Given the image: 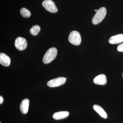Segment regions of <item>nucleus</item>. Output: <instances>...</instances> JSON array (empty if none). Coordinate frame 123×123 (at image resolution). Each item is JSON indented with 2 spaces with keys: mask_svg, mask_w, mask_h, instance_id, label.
<instances>
[{
  "mask_svg": "<svg viewBox=\"0 0 123 123\" xmlns=\"http://www.w3.org/2000/svg\"></svg>",
  "mask_w": 123,
  "mask_h": 123,
  "instance_id": "obj_19",
  "label": "nucleus"
},
{
  "mask_svg": "<svg viewBox=\"0 0 123 123\" xmlns=\"http://www.w3.org/2000/svg\"><path fill=\"white\" fill-rule=\"evenodd\" d=\"M93 108L102 118L104 119H106L107 118V115L106 112L100 106L95 104L93 106Z\"/></svg>",
  "mask_w": 123,
  "mask_h": 123,
  "instance_id": "obj_12",
  "label": "nucleus"
},
{
  "mask_svg": "<svg viewBox=\"0 0 123 123\" xmlns=\"http://www.w3.org/2000/svg\"><path fill=\"white\" fill-rule=\"evenodd\" d=\"M40 30V27L38 25L33 26L30 30V32L32 35L36 36L38 34Z\"/></svg>",
  "mask_w": 123,
  "mask_h": 123,
  "instance_id": "obj_13",
  "label": "nucleus"
},
{
  "mask_svg": "<svg viewBox=\"0 0 123 123\" xmlns=\"http://www.w3.org/2000/svg\"><path fill=\"white\" fill-rule=\"evenodd\" d=\"M57 53V50L55 48L52 47L49 49L43 56V63L47 64L51 63L56 57Z\"/></svg>",
  "mask_w": 123,
  "mask_h": 123,
  "instance_id": "obj_2",
  "label": "nucleus"
},
{
  "mask_svg": "<svg viewBox=\"0 0 123 123\" xmlns=\"http://www.w3.org/2000/svg\"><path fill=\"white\" fill-rule=\"evenodd\" d=\"M69 112L68 111H61L55 112L53 115V118L55 120L62 119L67 118L69 115Z\"/></svg>",
  "mask_w": 123,
  "mask_h": 123,
  "instance_id": "obj_11",
  "label": "nucleus"
},
{
  "mask_svg": "<svg viewBox=\"0 0 123 123\" xmlns=\"http://www.w3.org/2000/svg\"><path fill=\"white\" fill-rule=\"evenodd\" d=\"M106 77L104 74H102L97 76L93 79V82L95 84L98 85H104L107 83Z\"/></svg>",
  "mask_w": 123,
  "mask_h": 123,
  "instance_id": "obj_7",
  "label": "nucleus"
},
{
  "mask_svg": "<svg viewBox=\"0 0 123 123\" xmlns=\"http://www.w3.org/2000/svg\"><path fill=\"white\" fill-rule=\"evenodd\" d=\"M98 10L97 9H95V10L94 11H95V12H97V11H98Z\"/></svg>",
  "mask_w": 123,
  "mask_h": 123,
  "instance_id": "obj_17",
  "label": "nucleus"
},
{
  "mask_svg": "<svg viewBox=\"0 0 123 123\" xmlns=\"http://www.w3.org/2000/svg\"><path fill=\"white\" fill-rule=\"evenodd\" d=\"M66 78L64 77L57 78L49 81L47 83V85L49 87L51 88L57 87L64 84L66 82Z\"/></svg>",
  "mask_w": 123,
  "mask_h": 123,
  "instance_id": "obj_4",
  "label": "nucleus"
},
{
  "mask_svg": "<svg viewBox=\"0 0 123 123\" xmlns=\"http://www.w3.org/2000/svg\"><path fill=\"white\" fill-rule=\"evenodd\" d=\"M108 42L112 44L121 43L123 42V34H119L112 36L109 39Z\"/></svg>",
  "mask_w": 123,
  "mask_h": 123,
  "instance_id": "obj_9",
  "label": "nucleus"
},
{
  "mask_svg": "<svg viewBox=\"0 0 123 123\" xmlns=\"http://www.w3.org/2000/svg\"><path fill=\"white\" fill-rule=\"evenodd\" d=\"M11 63V60L8 56L4 53H0V63L3 66H9Z\"/></svg>",
  "mask_w": 123,
  "mask_h": 123,
  "instance_id": "obj_8",
  "label": "nucleus"
},
{
  "mask_svg": "<svg viewBox=\"0 0 123 123\" xmlns=\"http://www.w3.org/2000/svg\"><path fill=\"white\" fill-rule=\"evenodd\" d=\"M68 40L72 44L79 46L81 42V36L80 33L77 31H73L69 36Z\"/></svg>",
  "mask_w": 123,
  "mask_h": 123,
  "instance_id": "obj_3",
  "label": "nucleus"
},
{
  "mask_svg": "<svg viewBox=\"0 0 123 123\" xmlns=\"http://www.w3.org/2000/svg\"><path fill=\"white\" fill-rule=\"evenodd\" d=\"M106 9L102 7L98 10L92 19V22L94 25L99 24L104 20L106 14Z\"/></svg>",
  "mask_w": 123,
  "mask_h": 123,
  "instance_id": "obj_1",
  "label": "nucleus"
},
{
  "mask_svg": "<svg viewBox=\"0 0 123 123\" xmlns=\"http://www.w3.org/2000/svg\"><path fill=\"white\" fill-rule=\"evenodd\" d=\"M4 101V99H3V97L2 96H0V104H1L3 103Z\"/></svg>",
  "mask_w": 123,
  "mask_h": 123,
  "instance_id": "obj_16",
  "label": "nucleus"
},
{
  "mask_svg": "<svg viewBox=\"0 0 123 123\" xmlns=\"http://www.w3.org/2000/svg\"><path fill=\"white\" fill-rule=\"evenodd\" d=\"M20 12L22 17L24 18H28L31 16V12L25 8H23L21 9Z\"/></svg>",
  "mask_w": 123,
  "mask_h": 123,
  "instance_id": "obj_14",
  "label": "nucleus"
},
{
  "mask_svg": "<svg viewBox=\"0 0 123 123\" xmlns=\"http://www.w3.org/2000/svg\"><path fill=\"white\" fill-rule=\"evenodd\" d=\"M42 5L46 10L50 12L55 13L58 10L55 3L52 0H44L42 2Z\"/></svg>",
  "mask_w": 123,
  "mask_h": 123,
  "instance_id": "obj_5",
  "label": "nucleus"
},
{
  "mask_svg": "<svg viewBox=\"0 0 123 123\" xmlns=\"http://www.w3.org/2000/svg\"><path fill=\"white\" fill-rule=\"evenodd\" d=\"M29 103L30 101L29 99L27 98H25L22 100L20 104V111L23 114H25L28 112Z\"/></svg>",
  "mask_w": 123,
  "mask_h": 123,
  "instance_id": "obj_10",
  "label": "nucleus"
},
{
  "mask_svg": "<svg viewBox=\"0 0 123 123\" xmlns=\"http://www.w3.org/2000/svg\"><path fill=\"white\" fill-rule=\"evenodd\" d=\"M117 50L119 51L123 52V43L118 46L117 47Z\"/></svg>",
  "mask_w": 123,
  "mask_h": 123,
  "instance_id": "obj_15",
  "label": "nucleus"
},
{
  "mask_svg": "<svg viewBox=\"0 0 123 123\" xmlns=\"http://www.w3.org/2000/svg\"><path fill=\"white\" fill-rule=\"evenodd\" d=\"M26 39L22 37H18L15 40V46L17 49L20 51L25 50L27 47Z\"/></svg>",
  "mask_w": 123,
  "mask_h": 123,
  "instance_id": "obj_6",
  "label": "nucleus"
},
{
  "mask_svg": "<svg viewBox=\"0 0 123 123\" xmlns=\"http://www.w3.org/2000/svg\"></svg>",
  "mask_w": 123,
  "mask_h": 123,
  "instance_id": "obj_18",
  "label": "nucleus"
}]
</instances>
